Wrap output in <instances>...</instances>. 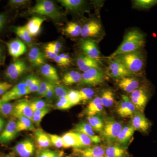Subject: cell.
Masks as SVG:
<instances>
[{"mask_svg": "<svg viewBox=\"0 0 157 157\" xmlns=\"http://www.w3.org/2000/svg\"><path fill=\"white\" fill-rule=\"evenodd\" d=\"M81 101H87L94 98L95 92L90 88H83L78 91Z\"/></svg>", "mask_w": 157, "mask_h": 157, "instance_id": "obj_44", "label": "cell"}, {"mask_svg": "<svg viewBox=\"0 0 157 157\" xmlns=\"http://www.w3.org/2000/svg\"><path fill=\"white\" fill-rule=\"evenodd\" d=\"M18 133L16 121L14 119H11L0 134V144H7L11 142L15 139Z\"/></svg>", "mask_w": 157, "mask_h": 157, "instance_id": "obj_11", "label": "cell"}, {"mask_svg": "<svg viewBox=\"0 0 157 157\" xmlns=\"http://www.w3.org/2000/svg\"><path fill=\"white\" fill-rule=\"evenodd\" d=\"M31 107L34 112L36 110L46 108V107H50V105L48 102L44 100H36L33 102H31Z\"/></svg>", "mask_w": 157, "mask_h": 157, "instance_id": "obj_46", "label": "cell"}, {"mask_svg": "<svg viewBox=\"0 0 157 157\" xmlns=\"http://www.w3.org/2000/svg\"><path fill=\"white\" fill-rule=\"evenodd\" d=\"M30 12L47 16L53 19H59L62 16L61 13L54 3L48 0L38 1L31 9Z\"/></svg>", "mask_w": 157, "mask_h": 157, "instance_id": "obj_4", "label": "cell"}, {"mask_svg": "<svg viewBox=\"0 0 157 157\" xmlns=\"http://www.w3.org/2000/svg\"><path fill=\"white\" fill-rule=\"evenodd\" d=\"M4 58V53L2 47L0 45V63L2 62Z\"/></svg>", "mask_w": 157, "mask_h": 157, "instance_id": "obj_58", "label": "cell"}, {"mask_svg": "<svg viewBox=\"0 0 157 157\" xmlns=\"http://www.w3.org/2000/svg\"><path fill=\"white\" fill-rule=\"evenodd\" d=\"M68 101L73 105H77L81 101L78 91L70 90L67 97Z\"/></svg>", "mask_w": 157, "mask_h": 157, "instance_id": "obj_43", "label": "cell"}, {"mask_svg": "<svg viewBox=\"0 0 157 157\" xmlns=\"http://www.w3.org/2000/svg\"><path fill=\"white\" fill-rule=\"evenodd\" d=\"M54 60L57 64L59 66L63 67V66H67L68 65L59 55H58L56 57V58L54 59Z\"/></svg>", "mask_w": 157, "mask_h": 157, "instance_id": "obj_55", "label": "cell"}, {"mask_svg": "<svg viewBox=\"0 0 157 157\" xmlns=\"http://www.w3.org/2000/svg\"><path fill=\"white\" fill-rule=\"evenodd\" d=\"M53 84L55 95V97L57 98L58 100L63 97H67L69 90L61 85L54 83H53Z\"/></svg>", "mask_w": 157, "mask_h": 157, "instance_id": "obj_42", "label": "cell"}, {"mask_svg": "<svg viewBox=\"0 0 157 157\" xmlns=\"http://www.w3.org/2000/svg\"><path fill=\"white\" fill-rule=\"evenodd\" d=\"M64 153L60 151H52L48 149L39 150L36 157H61L63 156Z\"/></svg>", "mask_w": 157, "mask_h": 157, "instance_id": "obj_41", "label": "cell"}, {"mask_svg": "<svg viewBox=\"0 0 157 157\" xmlns=\"http://www.w3.org/2000/svg\"><path fill=\"white\" fill-rule=\"evenodd\" d=\"M12 87V84L6 82L0 81V97H2Z\"/></svg>", "mask_w": 157, "mask_h": 157, "instance_id": "obj_51", "label": "cell"}, {"mask_svg": "<svg viewBox=\"0 0 157 157\" xmlns=\"http://www.w3.org/2000/svg\"><path fill=\"white\" fill-rule=\"evenodd\" d=\"M44 48H45V50H44L45 54H45V58L50 59H54L58 55L55 53L53 50L48 45H45Z\"/></svg>", "mask_w": 157, "mask_h": 157, "instance_id": "obj_52", "label": "cell"}, {"mask_svg": "<svg viewBox=\"0 0 157 157\" xmlns=\"http://www.w3.org/2000/svg\"><path fill=\"white\" fill-rule=\"evenodd\" d=\"M140 81L136 77H126L119 78L118 86L121 89L128 93H132L140 87Z\"/></svg>", "mask_w": 157, "mask_h": 157, "instance_id": "obj_19", "label": "cell"}, {"mask_svg": "<svg viewBox=\"0 0 157 157\" xmlns=\"http://www.w3.org/2000/svg\"><path fill=\"white\" fill-rule=\"evenodd\" d=\"M88 123L92 127L94 131L101 133L104 126L103 118L99 114L87 117Z\"/></svg>", "mask_w": 157, "mask_h": 157, "instance_id": "obj_32", "label": "cell"}, {"mask_svg": "<svg viewBox=\"0 0 157 157\" xmlns=\"http://www.w3.org/2000/svg\"><path fill=\"white\" fill-rule=\"evenodd\" d=\"M29 59L34 67H42L45 64V54L39 48L33 47L29 52Z\"/></svg>", "mask_w": 157, "mask_h": 157, "instance_id": "obj_23", "label": "cell"}, {"mask_svg": "<svg viewBox=\"0 0 157 157\" xmlns=\"http://www.w3.org/2000/svg\"><path fill=\"white\" fill-rule=\"evenodd\" d=\"M101 101L104 107H111L114 102V95L112 91L110 90H105L101 95Z\"/></svg>", "mask_w": 157, "mask_h": 157, "instance_id": "obj_38", "label": "cell"}, {"mask_svg": "<svg viewBox=\"0 0 157 157\" xmlns=\"http://www.w3.org/2000/svg\"><path fill=\"white\" fill-rule=\"evenodd\" d=\"M1 157H13V156L8 155H7L2 156Z\"/></svg>", "mask_w": 157, "mask_h": 157, "instance_id": "obj_59", "label": "cell"}, {"mask_svg": "<svg viewBox=\"0 0 157 157\" xmlns=\"http://www.w3.org/2000/svg\"><path fill=\"white\" fill-rule=\"evenodd\" d=\"M45 20L41 17H34L29 21L25 26L32 37L36 36L39 34L41 26Z\"/></svg>", "mask_w": 157, "mask_h": 157, "instance_id": "obj_26", "label": "cell"}, {"mask_svg": "<svg viewBox=\"0 0 157 157\" xmlns=\"http://www.w3.org/2000/svg\"><path fill=\"white\" fill-rule=\"evenodd\" d=\"M134 5L137 9H150L157 5V0H136L134 1Z\"/></svg>", "mask_w": 157, "mask_h": 157, "instance_id": "obj_40", "label": "cell"}, {"mask_svg": "<svg viewBox=\"0 0 157 157\" xmlns=\"http://www.w3.org/2000/svg\"><path fill=\"white\" fill-rule=\"evenodd\" d=\"M31 102L28 100L23 99L17 101L14 104V110L12 115L14 117L18 118L21 116H24L32 120L33 115L31 107Z\"/></svg>", "mask_w": 157, "mask_h": 157, "instance_id": "obj_12", "label": "cell"}, {"mask_svg": "<svg viewBox=\"0 0 157 157\" xmlns=\"http://www.w3.org/2000/svg\"><path fill=\"white\" fill-rule=\"evenodd\" d=\"M101 30L100 23L95 20L91 21L82 28L80 35L83 38L95 37L100 33Z\"/></svg>", "mask_w": 157, "mask_h": 157, "instance_id": "obj_20", "label": "cell"}, {"mask_svg": "<svg viewBox=\"0 0 157 157\" xmlns=\"http://www.w3.org/2000/svg\"><path fill=\"white\" fill-rule=\"evenodd\" d=\"M34 136L39 150L46 149L51 146L48 134L42 129H36L34 133Z\"/></svg>", "mask_w": 157, "mask_h": 157, "instance_id": "obj_24", "label": "cell"}, {"mask_svg": "<svg viewBox=\"0 0 157 157\" xmlns=\"http://www.w3.org/2000/svg\"><path fill=\"white\" fill-rule=\"evenodd\" d=\"M123 127L119 122L112 118H107L104 121V126L101 132V138L109 144L116 142Z\"/></svg>", "mask_w": 157, "mask_h": 157, "instance_id": "obj_3", "label": "cell"}, {"mask_svg": "<svg viewBox=\"0 0 157 157\" xmlns=\"http://www.w3.org/2000/svg\"><path fill=\"white\" fill-rule=\"evenodd\" d=\"M58 2L65 8L72 11L80 9L85 3L82 0H59Z\"/></svg>", "mask_w": 157, "mask_h": 157, "instance_id": "obj_35", "label": "cell"}, {"mask_svg": "<svg viewBox=\"0 0 157 157\" xmlns=\"http://www.w3.org/2000/svg\"><path fill=\"white\" fill-rule=\"evenodd\" d=\"M135 131L132 125H128L123 127L117 140V144L126 148V145L133 137Z\"/></svg>", "mask_w": 157, "mask_h": 157, "instance_id": "obj_25", "label": "cell"}, {"mask_svg": "<svg viewBox=\"0 0 157 157\" xmlns=\"http://www.w3.org/2000/svg\"><path fill=\"white\" fill-rule=\"evenodd\" d=\"M132 125L135 131L147 134L151 128V124L143 112L137 110L132 117Z\"/></svg>", "mask_w": 157, "mask_h": 157, "instance_id": "obj_10", "label": "cell"}, {"mask_svg": "<svg viewBox=\"0 0 157 157\" xmlns=\"http://www.w3.org/2000/svg\"><path fill=\"white\" fill-rule=\"evenodd\" d=\"M50 110L49 107H46L34 112L33 119H32V121L33 123L35 124L37 126H39L42 118L49 113Z\"/></svg>", "mask_w": 157, "mask_h": 157, "instance_id": "obj_39", "label": "cell"}, {"mask_svg": "<svg viewBox=\"0 0 157 157\" xmlns=\"http://www.w3.org/2000/svg\"><path fill=\"white\" fill-rule=\"evenodd\" d=\"M24 81L27 85L30 93L38 91L41 82L36 76L33 75L28 76L25 79Z\"/></svg>", "mask_w": 157, "mask_h": 157, "instance_id": "obj_34", "label": "cell"}, {"mask_svg": "<svg viewBox=\"0 0 157 157\" xmlns=\"http://www.w3.org/2000/svg\"><path fill=\"white\" fill-rule=\"evenodd\" d=\"M73 154L79 157H98L105 155V147L96 145L82 148H74Z\"/></svg>", "mask_w": 157, "mask_h": 157, "instance_id": "obj_13", "label": "cell"}, {"mask_svg": "<svg viewBox=\"0 0 157 157\" xmlns=\"http://www.w3.org/2000/svg\"><path fill=\"white\" fill-rule=\"evenodd\" d=\"M65 148L73 147L74 148H81V145L78 137L75 132H67L62 137Z\"/></svg>", "mask_w": 157, "mask_h": 157, "instance_id": "obj_27", "label": "cell"}, {"mask_svg": "<svg viewBox=\"0 0 157 157\" xmlns=\"http://www.w3.org/2000/svg\"><path fill=\"white\" fill-rule=\"evenodd\" d=\"M13 152L19 157H32L36 151V145L30 139L19 141L13 148Z\"/></svg>", "mask_w": 157, "mask_h": 157, "instance_id": "obj_9", "label": "cell"}, {"mask_svg": "<svg viewBox=\"0 0 157 157\" xmlns=\"http://www.w3.org/2000/svg\"><path fill=\"white\" fill-rule=\"evenodd\" d=\"M55 97L53 83L50 82L49 87L44 98H45L48 102H52Z\"/></svg>", "mask_w": 157, "mask_h": 157, "instance_id": "obj_50", "label": "cell"}, {"mask_svg": "<svg viewBox=\"0 0 157 157\" xmlns=\"http://www.w3.org/2000/svg\"><path fill=\"white\" fill-rule=\"evenodd\" d=\"M50 83V82L45 81H41L39 90L37 92L38 94L41 97H44L48 89Z\"/></svg>", "mask_w": 157, "mask_h": 157, "instance_id": "obj_49", "label": "cell"}, {"mask_svg": "<svg viewBox=\"0 0 157 157\" xmlns=\"http://www.w3.org/2000/svg\"><path fill=\"white\" fill-rule=\"evenodd\" d=\"M82 27L77 23H68L64 29V32L67 35L72 37H77L81 34Z\"/></svg>", "mask_w": 157, "mask_h": 157, "instance_id": "obj_36", "label": "cell"}, {"mask_svg": "<svg viewBox=\"0 0 157 157\" xmlns=\"http://www.w3.org/2000/svg\"><path fill=\"white\" fill-rule=\"evenodd\" d=\"M13 30L14 33L24 42L28 45H31L33 41L32 37L27 29L25 26L15 27Z\"/></svg>", "mask_w": 157, "mask_h": 157, "instance_id": "obj_33", "label": "cell"}, {"mask_svg": "<svg viewBox=\"0 0 157 157\" xmlns=\"http://www.w3.org/2000/svg\"><path fill=\"white\" fill-rule=\"evenodd\" d=\"M28 69L25 62L17 59L9 65L5 72V76L11 80H16L25 73Z\"/></svg>", "mask_w": 157, "mask_h": 157, "instance_id": "obj_8", "label": "cell"}, {"mask_svg": "<svg viewBox=\"0 0 157 157\" xmlns=\"http://www.w3.org/2000/svg\"><path fill=\"white\" fill-rule=\"evenodd\" d=\"M82 75L81 84L95 86L103 83L104 81V75L101 69L91 68L83 72Z\"/></svg>", "mask_w": 157, "mask_h": 157, "instance_id": "obj_6", "label": "cell"}, {"mask_svg": "<svg viewBox=\"0 0 157 157\" xmlns=\"http://www.w3.org/2000/svg\"><path fill=\"white\" fill-rule=\"evenodd\" d=\"M76 63L79 70L83 72L91 68L101 69L99 61L85 55H79L76 60Z\"/></svg>", "mask_w": 157, "mask_h": 157, "instance_id": "obj_21", "label": "cell"}, {"mask_svg": "<svg viewBox=\"0 0 157 157\" xmlns=\"http://www.w3.org/2000/svg\"><path fill=\"white\" fill-rule=\"evenodd\" d=\"M80 47L84 55L98 61L101 58V53L94 40L90 39L82 40Z\"/></svg>", "mask_w": 157, "mask_h": 157, "instance_id": "obj_16", "label": "cell"}, {"mask_svg": "<svg viewBox=\"0 0 157 157\" xmlns=\"http://www.w3.org/2000/svg\"><path fill=\"white\" fill-rule=\"evenodd\" d=\"M118 114L123 118L132 117L137 109L128 97L122 96V100L117 108Z\"/></svg>", "mask_w": 157, "mask_h": 157, "instance_id": "obj_14", "label": "cell"}, {"mask_svg": "<svg viewBox=\"0 0 157 157\" xmlns=\"http://www.w3.org/2000/svg\"><path fill=\"white\" fill-rule=\"evenodd\" d=\"M6 121L3 118L0 117V134L2 132L3 130L5 128Z\"/></svg>", "mask_w": 157, "mask_h": 157, "instance_id": "obj_56", "label": "cell"}, {"mask_svg": "<svg viewBox=\"0 0 157 157\" xmlns=\"http://www.w3.org/2000/svg\"><path fill=\"white\" fill-rule=\"evenodd\" d=\"M111 59L123 65L132 74L142 73L145 67V55L141 49L119 55Z\"/></svg>", "mask_w": 157, "mask_h": 157, "instance_id": "obj_2", "label": "cell"}, {"mask_svg": "<svg viewBox=\"0 0 157 157\" xmlns=\"http://www.w3.org/2000/svg\"><path fill=\"white\" fill-rule=\"evenodd\" d=\"M82 78L81 73L78 71L72 70L66 73L63 77V83L67 86L72 85L81 82Z\"/></svg>", "mask_w": 157, "mask_h": 157, "instance_id": "obj_31", "label": "cell"}, {"mask_svg": "<svg viewBox=\"0 0 157 157\" xmlns=\"http://www.w3.org/2000/svg\"><path fill=\"white\" fill-rule=\"evenodd\" d=\"M103 107L104 106L102 104L101 98L99 97H96L90 101L85 109V114L88 116L99 114L103 110Z\"/></svg>", "mask_w": 157, "mask_h": 157, "instance_id": "obj_29", "label": "cell"}, {"mask_svg": "<svg viewBox=\"0 0 157 157\" xmlns=\"http://www.w3.org/2000/svg\"><path fill=\"white\" fill-rule=\"evenodd\" d=\"M94 131L90 124L84 121H81L77 124L73 130V132L82 133L87 135L91 139L93 143H100L101 141V137L96 135Z\"/></svg>", "mask_w": 157, "mask_h": 157, "instance_id": "obj_17", "label": "cell"}, {"mask_svg": "<svg viewBox=\"0 0 157 157\" xmlns=\"http://www.w3.org/2000/svg\"><path fill=\"white\" fill-rule=\"evenodd\" d=\"M145 43L144 34L139 30H132L127 33L121 44L109 57L111 59L119 55L139 50L143 48Z\"/></svg>", "mask_w": 157, "mask_h": 157, "instance_id": "obj_1", "label": "cell"}, {"mask_svg": "<svg viewBox=\"0 0 157 157\" xmlns=\"http://www.w3.org/2000/svg\"><path fill=\"white\" fill-rule=\"evenodd\" d=\"M150 96L151 92L147 85H143L132 93L130 100L137 110L144 112Z\"/></svg>", "mask_w": 157, "mask_h": 157, "instance_id": "obj_5", "label": "cell"}, {"mask_svg": "<svg viewBox=\"0 0 157 157\" xmlns=\"http://www.w3.org/2000/svg\"><path fill=\"white\" fill-rule=\"evenodd\" d=\"M7 21V17L6 14L1 13L0 14V32L3 29Z\"/></svg>", "mask_w": 157, "mask_h": 157, "instance_id": "obj_54", "label": "cell"}, {"mask_svg": "<svg viewBox=\"0 0 157 157\" xmlns=\"http://www.w3.org/2000/svg\"><path fill=\"white\" fill-rule=\"evenodd\" d=\"M73 106V105L68 101L67 97H63L58 99L55 107L57 109L66 110L70 109Z\"/></svg>", "mask_w": 157, "mask_h": 157, "instance_id": "obj_47", "label": "cell"}, {"mask_svg": "<svg viewBox=\"0 0 157 157\" xmlns=\"http://www.w3.org/2000/svg\"><path fill=\"white\" fill-rule=\"evenodd\" d=\"M28 2L26 0H10L9 1L10 6L14 7H18L25 5Z\"/></svg>", "mask_w": 157, "mask_h": 157, "instance_id": "obj_53", "label": "cell"}, {"mask_svg": "<svg viewBox=\"0 0 157 157\" xmlns=\"http://www.w3.org/2000/svg\"><path fill=\"white\" fill-rule=\"evenodd\" d=\"M40 72L42 76L52 83L57 82L59 77L55 68L48 64L45 63L40 68Z\"/></svg>", "mask_w": 157, "mask_h": 157, "instance_id": "obj_28", "label": "cell"}, {"mask_svg": "<svg viewBox=\"0 0 157 157\" xmlns=\"http://www.w3.org/2000/svg\"><path fill=\"white\" fill-rule=\"evenodd\" d=\"M52 45H53L54 47H55L57 50H58L59 51H60L62 48V45L60 42H51Z\"/></svg>", "mask_w": 157, "mask_h": 157, "instance_id": "obj_57", "label": "cell"}, {"mask_svg": "<svg viewBox=\"0 0 157 157\" xmlns=\"http://www.w3.org/2000/svg\"><path fill=\"white\" fill-rule=\"evenodd\" d=\"M14 105L10 102H5L0 99V114L5 117L12 115Z\"/></svg>", "mask_w": 157, "mask_h": 157, "instance_id": "obj_37", "label": "cell"}, {"mask_svg": "<svg viewBox=\"0 0 157 157\" xmlns=\"http://www.w3.org/2000/svg\"><path fill=\"white\" fill-rule=\"evenodd\" d=\"M52 145L57 147L61 148L63 147V142L62 137L56 135L48 134Z\"/></svg>", "mask_w": 157, "mask_h": 157, "instance_id": "obj_48", "label": "cell"}, {"mask_svg": "<svg viewBox=\"0 0 157 157\" xmlns=\"http://www.w3.org/2000/svg\"><path fill=\"white\" fill-rule=\"evenodd\" d=\"M75 132L76 135L78 137L79 141H80V144L81 145V148L91 146L93 142L90 137L87 136V135L83 134V133Z\"/></svg>", "mask_w": 157, "mask_h": 157, "instance_id": "obj_45", "label": "cell"}, {"mask_svg": "<svg viewBox=\"0 0 157 157\" xmlns=\"http://www.w3.org/2000/svg\"><path fill=\"white\" fill-rule=\"evenodd\" d=\"M7 45L9 54L15 59L21 56L26 52L25 44L19 39H14L8 42Z\"/></svg>", "mask_w": 157, "mask_h": 157, "instance_id": "obj_18", "label": "cell"}, {"mask_svg": "<svg viewBox=\"0 0 157 157\" xmlns=\"http://www.w3.org/2000/svg\"><path fill=\"white\" fill-rule=\"evenodd\" d=\"M105 155L106 157H130L125 147L115 144L105 147Z\"/></svg>", "mask_w": 157, "mask_h": 157, "instance_id": "obj_22", "label": "cell"}, {"mask_svg": "<svg viewBox=\"0 0 157 157\" xmlns=\"http://www.w3.org/2000/svg\"><path fill=\"white\" fill-rule=\"evenodd\" d=\"M17 128L18 132L23 131H32L35 132L36 131L33 121L29 118L24 116H21L17 118Z\"/></svg>", "mask_w": 157, "mask_h": 157, "instance_id": "obj_30", "label": "cell"}, {"mask_svg": "<svg viewBox=\"0 0 157 157\" xmlns=\"http://www.w3.org/2000/svg\"><path fill=\"white\" fill-rule=\"evenodd\" d=\"M29 94H30V92L27 85L24 80L11 88L1 98V100L5 102H10L13 100H17Z\"/></svg>", "mask_w": 157, "mask_h": 157, "instance_id": "obj_7", "label": "cell"}, {"mask_svg": "<svg viewBox=\"0 0 157 157\" xmlns=\"http://www.w3.org/2000/svg\"><path fill=\"white\" fill-rule=\"evenodd\" d=\"M63 157V156H62V157Z\"/></svg>", "mask_w": 157, "mask_h": 157, "instance_id": "obj_61", "label": "cell"}, {"mask_svg": "<svg viewBox=\"0 0 157 157\" xmlns=\"http://www.w3.org/2000/svg\"><path fill=\"white\" fill-rule=\"evenodd\" d=\"M98 157H106L105 155L101 156Z\"/></svg>", "mask_w": 157, "mask_h": 157, "instance_id": "obj_60", "label": "cell"}, {"mask_svg": "<svg viewBox=\"0 0 157 157\" xmlns=\"http://www.w3.org/2000/svg\"><path fill=\"white\" fill-rule=\"evenodd\" d=\"M109 76L115 78H121L132 75L123 65L113 59L109 62Z\"/></svg>", "mask_w": 157, "mask_h": 157, "instance_id": "obj_15", "label": "cell"}]
</instances>
